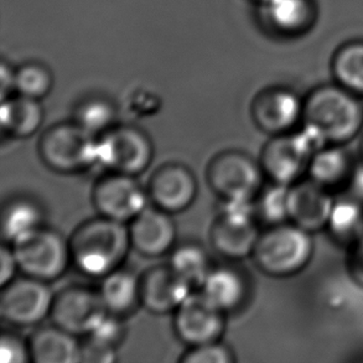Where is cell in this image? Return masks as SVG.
I'll use <instances>...</instances> for the list:
<instances>
[{
  "label": "cell",
  "mask_w": 363,
  "mask_h": 363,
  "mask_svg": "<svg viewBox=\"0 0 363 363\" xmlns=\"http://www.w3.org/2000/svg\"><path fill=\"white\" fill-rule=\"evenodd\" d=\"M301 127L321 145H347L363 132L361 97L337 84L320 86L304 99Z\"/></svg>",
  "instance_id": "cell-1"
},
{
  "label": "cell",
  "mask_w": 363,
  "mask_h": 363,
  "mask_svg": "<svg viewBox=\"0 0 363 363\" xmlns=\"http://www.w3.org/2000/svg\"><path fill=\"white\" fill-rule=\"evenodd\" d=\"M130 247L127 223L104 216L82 223L69 240L74 264L92 278H104L118 269Z\"/></svg>",
  "instance_id": "cell-2"
},
{
  "label": "cell",
  "mask_w": 363,
  "mask_h": 363,
  "mask_svg": "<svg viewBox=\"0 0 363 363\" xmlns=\"http://www.w3.org/2000/svg\"><path fill=\"white\" fill-rule=\"evenodd\" d=\"M314 253L313 233L288 221L262 232L252 257L264 274L289 278L306 269Z\"/></svg>",
  "instance_id": "cell-3"
},
{
  "label": "cell",
  "mask_w": 363,
  "mask_h": 363,
  "mask_svg": "<svg viewBox=\"0 0 363 363\" xmlns=\"http://www.w3.org/2000/svg\"><path fill=\"white\" fill-rule=\"evenodd\" d=\"M323 147L319 140L300 127L294 132L270 137L260 154L259 164L270 182L290 186L308 177L314 152Z\"/></svg>",
  "instance_id": "cell-4"
},
{
  "label": "cell",
  "mask_w": 363,
  "mask_h": 363,
  "mask_svg": "<svg viewBox=\"0 0 363 363\" xmlns=\"http://www.w3.org/2000/svg\"><path fill=\"white\" fill-rule=\"evenodd\" d=\"M99 138L76 122L61 123L43 134L39 154L55 172L74 174L97 162Z\"/></svg>",
  "instance_id": "cell-5"
},
{
  "label": "cell",
  "mask_w": 363,
  "mask_h": 363,
  "mask_svg": "<svg viewBox=\"0 0 363 363\" xmlns=\"http://www.w3.org/2000/svg\"><path fill=\"white\" fill-rule=\"evenodd\" d=\"M11 248L25 275L48 283L64 274L72 262L69 243L57 232L44 227L14 242Z\"/></svg>",
  "instance_id": "cell-6"
},
{
  "label": "cell",
  "mask_w": 363,
  "mask_h": 363,
  "mask_svg": "<svg viewBox=\"0 0 363 363\" xmlns=\"http://www.w3.org/2000/svg\"><path fill=\"white\" fill-rule=\"evenodd\" d=\"M264 177L259 162L236 150L218 154L207 169L210 186L225 200H255L263 189Z\"/></svg>",
  "instance_id": "cell-7"
},
{
  "label": "cell",
  "mask_w": 363,
  "mask_h": 363,
  "mask_svg": "<svg viewBox=\"0 0 363 363\" xmlns=\"http://www.w3.org/2000/svg\"><path fill=\"white\" fill-rule=\"evenodd\" d=\"M152 154L150 138L135 127L111 128L99 138L97 162L111 172L137 177L150 165Z\"/></svg>",
  "instance_id": "cell-8"
},
{
  "label": "cell",
  "mask_w": 363,
  "mask_h": 363,
  "mask_svg": "<svg viewBox=\"0 0 363 363\" xmlns=\"http://www.w3.org/2000/svg\"><path fill=\"white\" fill-rule=\"evenodd\" d=\"M55 296L48 281L25 277L3 286L0 314L10 324L31 326L50 315Z\"/></svg>",
  "instance_id": "cell-9"
},
{
  "label": "cell",
  "mask_w": 363,
  "mask_h": 363,
  "mask_svg": "<svg viewBox=\"0 0 363 363\" xmlns=\"http://www.w3.org/2000/svg\"><path fill=\"white\" fill-rule=\"evenodd\" d=\"M99 291L71 286L55 296L51 309L54 325L71 334L89 335L108 315Z\"/></svg>",
  "instance_id": "cell-10"
},
{
  "label": "cell",
  "mask_w": 363,
  "mask_h": 363,
  "mask_svg": "<svg viewBox=\"0 0 363 363\" xmlns=\"http://www.w3.org/2000/svg\"><path fill=\"white\" fill-rule=\"evenodd\" d=\"M92 200L99 216L123 223H130L147 207V192L135 177L118 172H112L96 184Z\"/></svg>",
  "instance_id": "cell-11"
},
{
  "label": "cell",
  "mask_w": 363,
  "mask_h": 363,
  "mask_svg": "<svg viewBox=\"0 0 363 363\" xmlns=\"http://www.w3.org/2000/svg\"><path fill=\"white\" fill-rule=\"evenodd\" d=\"M252 118L262 132L270 137L294 132L301 127L304 99L291 89H265L252 104Z\"/></svg>",
  "instance_id": "cell-12"
},
{
  "label": "cell",
  "mask_w": 363,
  "mask_h": 363,
  "mask_svg": "<svg viewBox=\"0 0 363 363\" xmlns=\"http://www.w3.org/2000/svg\"><path fill=\"white\" fill-rule=\"evenodd\" d=\"M175 313L177 336L190 346L218 341L225 330V313L202 291L189 295Z\"/></svg>",
  "instance_id": "cell-13"
},
{
  "label": "cell",
  "mask_w": 363,
  "mask_h": 363,
  "mask_svg": "<svg viewBox=\"0 0 363 363\" xmlns=\"http://www.w3.org/2000/svg\"><path fill=\"white\" fill-rule=\"evenodd\" d=\"M334 194L306 177L290 185L288 191L289 221L310 233L325 231L335 206Z\"/></svg>",
  "instance_id": "cell-14"
},
{
  "label": "cell",
  "mask_w": 363,
  "mask_h": 363,
  "mask_svg": "<svg viewBox=\"0 0 363 363\" xmlns=\"http://www.w3.org/2000/svg\"><path fill=\"white\" fill-rule=\"evenodd\" d=\"M196 195V179L182 164H167L160 167L152 175L149 185L152 203L169 213L186 210Z\"/></svg>",
  "instance_id": "cell-15"
},
{
  "label": "cell",
  "mask_w": 363,
  "mask_h": 363,
  "mask_svg": "<svg viewBox=\"0 0 363 363\" xmlns=\"http://www.w3.org/2000/svg\"><path fill=\"white\" fill-rule=\"evenodd\" d=\"M191 290V285L170 265L155 267L140 279V303L154 314H167L177 311Z\"/></svg>",
  "instance_id": "cell-16"
},
{
  "label": "cell",
  "mask_w": 363,
  "mask_h": 363,
  "mask_svg": "<svg viewBox=\"0 0 363 363\" xmlns=\"http://www.w3.org/2000/svg\"><path fill=\"white\" fill-rule=\"evenodd\" d=\"M170 215L157 206L144 208L128 226L133 248L145 257H159L169 252L177 238Z\"/></svg>",
  "instance_id": "cell-17"
},
{
  "label": "cell",
  "mask_w": 363,
  "mask_h": 363,
  "mask_svg": "<svg viewBox=\"0 0 363 363\" xmlns=\"http://www.w3.org/2000/svg\"><path fill=\"white\" fill-rule=\"evenodd\" d=\"M357 169L359 165L346 145L326 144L311 157L308 177L335 195L350 189Z\"/></svg>",
  "instance_id": "cell-18"
},
{
  "label": "cell",
  "mask_w": 363,
  "mask_h": 363,
  "mask_svg": "<svg viewBox=\"0 0 363 363\" xmlns=\"http://www.w3.org/2000/svg\"><path fill=\"white\" fill-rule=\"evenodd\" d=\"M259 235L255 221H236L220 215L211 228L212 247L228 259H243L253 255Z\"/></svg>",
  "instance_id": "cell-19"
},
{
  "label": "cell",
  "mask_w": 363,
  "mask_h": 363,
  "mask_svg": "<svg viewBox=\"0 0 363 363\" xmlns=\"http://www.w3.org/2000/svg\"><path fill=\"white\" fill-rule=\"evenodd\" d=\"M30 356L36 363H79L82 345L74 335L59 326L38 330L29 344Z\"/></svg>",
  "instance_id": "cell-20"
},
{
  "label": "cell",
  "mask_w": 363,
  "mask_h": 363,
  "mask_svg": "<svg viewBox=\"0 0 363 363\" xmlns=\"http://www.w3.org/2000/svg\"><path fill=\"white\" fill-rule=\"evenodd\" d=\"M44 122V109L40 101L18 94L1 99L0 123L3 132L11 137L28 138L34 135Z\"/></svg>",
  "instance_id": "cell-21"
},
{
  "label": "cell",
  "mask_w": 363,
  "mask_h": 363,
  "mask_svg": "<svg viewBox=\"0 0 363 363\" xmlns=\"http://www.w3.org/2000/svg\"><path fill=\"white\" fill-rule=\"evenodd\" d=\"M201 291L212 304L223 313L240 308L248 294L245 277L232 268H216L210 272Z\"/></svg>",
  "instance_id": "cell-22"
},
{
  "label": "cell",
  "mask_w": 363,
  "mask_h": 363,
  "mask_svg": "<svg viewBox=\"0 0 363 363\" xmlns=\"http://www.w3.org/2000/svg\"><path fill=\"white\" fill-rule=\"evenodd\" d=\"M99 295L109 314H127L140 303V280L124 269H116L102 278Z\"/></svg>",
  "instance_id": "cell-23"
},
{
  "label": "cell",
  "mask_w": 363,
  "mask_h": 363,
  "mask_svg": "<svg viewBox=\"0 0 363 363\" xmlns=\"http://www.w3.org/2000/svg\"><path fill=\"white\" fill-rule=\"evenodd\" d=\"M325 231L345 248L359 241L363 237V202L354 197L336 200Z\"/></svg>",
  "instance_id": "cell-24"
},
{
  "label": "cell",
  "mask_w": 363,
  "mask_h": 363,
  "mask_svg": "<svg viewBox=\"0 0 363 363\" xmlns=\"http://www.w3.org/2000/svg\"><path fill=\"white\" fill-rule=\"evenodd\" d=\"M43 212L35 202L19 199L10 202L3 210L1 233L4 241L13 245L20 238L38 230L43 223Z\"/></svg>",
  "instance_id": "cell-25"
},
{
  "label": "cell",
  "mask_w": 363,
  "mask_h": 363,
  "mask_svg": "<svg viewBox=\"0 0 363 363\" xmlns=\"http://www.w3.org/2000/svg\"><path fill=\"white\" fill-rule=\"evenodd\" d=\"M169 265L192 288H201L210 272L213 269L206 250L195 243H186L174 250Z\"/></svg>",
  "instance_id": "cell-26"
},
{
  "label": "cell",
  "mask_w": 363,
  "mask_h": 363,
  "mask_svg": "<svg viewBox=\"0 0 363 363\" xmlns=\"http://www.w3.org/2000/svg\"><path fill=\"white\" fill-rule=\"evenodd\" d=\"M333 72L336 84L363 97V43L345 45L335 55Z\"/></svg>",
  "instance_id": "cell-27"
},
{
  "label": "cell",
  "mask_w": 363,
  "mask_h": 363,
  "mask_svg": "<svg viewBox=\"0 0 363 363\" xmlns=\"http://www.w3.org/2000/svg\"><path fill=\"white\" fill-rule=\"evenodd\" d=\"M264 8L270 23L284 33L305 29L313 15L308 0H264Z\"/></svg>",
  "instance_id": "cell-28"
},
{
  "label": "cell",
  "mask_w": 363,
  "mask_h": 363,
  "mask_svg": "<svg viewBox=\"0 0 363 363\" xmlns=\"http://www.w3.org/2000/svg\"><path fill=\"white\" fill-rule=\"evenodd\" d=\"M54 77L49 67L39 62H29L15 69V92L29 99H44L51 92Z\"/></svg>",
  "instance_id": "cell-29"
},
{
  "label": "cell",
  "mask_w": 363,
  "mask_h": 363,
  "mask_svg": "<svg viewBox=\"0 0 363 363\" xmlns=\"http://www.w3.org/2000/svg\"><path fill=\"white\" fill-rule=\"evenodd\" d=\"M116 117L113 104L104 99H87L74 112V122L96 137L113 128Z\"/></svg>",
  "instance_id": "cell-30"
},
{
  "label": "cell",
  "mask_w": 363,
  "mask_h": 363,
  "mask_svg": "<svg viewBox=\"0 0 363 363\" xmlns=\"http://www.w3.org/2000/svg\"><path fill=\"white\" fill-rule=\"evenodd\" d=\"M288 191L289 186L272 182L267 189H262L255 199L257 216L269 226L289 221L288 217Z\"/></svg>",
  "instance_id": "cell-31"
},
{
  "label": "cell",
  "mask_w": 363,
  "mask_h": 363,
  "mask_svg": "<svg viewBox=\"0 0 363 363\" xmlns=\"http://www.w3.org/2000/svg\"><path fill=\"white\" fill-rule=\"evenodd\" d=\"M235 361L231 350L218 341L191 346L184 354L182 362L185 363H232Z\"/></svg>",
  "instance_id": "cell-32"
},
{
  "label": "cell",
  "mask_w": 363,
  "mask_h": 363,
  "mask_svg": "<svg viewBox=\"0 0 363 363\" xmlns=\"http://www.w3.org/2000/svg\"><path fill=\"white\" fill-rule=\"evenodd\" d=\"M31 359L29 345L15 335L4 334L0 340V362L25 363Z\"/></svg>",
  "instance_id": "cell-33"
},
{
  "label": "cell",
  "mask_w": 363,
  "mask_h": 363,
  "mask_svg": "<svg viewBox=\"0 0 363 363\" xmlns=\"http://www.w3.org/2000/svg\"><path fill=\"white\" fill-rule=\"evenodd\" d=\"M89 337L99 344L116 349L123 337V326L117 319V315H107L102 323L89 335Z\"/></svg>",
  "instance_id": "cell-34"
},
{
  "label": "cell",
  "mask_w": 363,
  "mask_h": 363,
  "mask_svg": "<svg viewBox=\"0 0 363 363\" xmlns=\"http://www.w3.org/2000/svg\"><path fill=\"white\" fill-rule=\"evenodd\" d=\"M345 265L350 279L363 290V237L346 248Z\"/></svg>",
  "instance_id": "cell-35"
},
{
  "label": "cell",
  "mask_w": 363,
  "mask_h": 363,
  "mask_svg": "<svg viewBox=\"0 0 363 363\" xmlns=\"http://www.w3.org/2000/svg\"><path fill=\"white\" fill-rule=\"evenodd\" d=\"M116 359V349L89 339L82 345L81 362L109 363Z\"/></svg>",
  "instance_id": "cell-36"
},
{
  "label": "cell",
  "mask_w": 363,
  "mask_h": 363,
  "mask_svg": "<svg viewBox=\"0 0 363 363\" xmlns=\"http://www.w3.org/2000/svg\"><path fill=\"white\" fill-rule=\"evenodd\" d=\"M0 263H1L0 284H1V286H5L6 284H9L11 280H14L16 269H19L18 260L15 258L14 250L11 247H6V245L1 247Z\"/></svg>",
  "instance_id": "cell-37"
},
{
  "label": "cell",
  "mask_w": 363,
  "mask_h": 363,
  "mask_svg": "<svg viewBox=\"0 0 363 363\" xmlns=\"http://www.w3.org/2000/svg\"><path fill=\"white\" fill-rule=\"evenodd\" d=\"M15 92V69L8 67V65H1V99L10 97Z\"/></svg>",
  "instance_id": "cell-38"
},
{
  "label": "cell",
  "mask_w": 363,
  "mask_h": 363,
  "mask_svg": "<svg viewBox=\"0 0 363 363\" xmlns=\"http://www.w3.org/2000/svg\"><path fill=\"white\" fill-rule=\"evenodd\" d=\"M359 164H361V165H363V134L362 137H361V140H359Z\"/></svg>",
  "instance_id": "cell-39"
}]
</instances>
